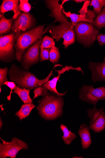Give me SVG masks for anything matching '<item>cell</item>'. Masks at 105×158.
I'll return each mask as SVG.
<instances>
[{
	"mask_svg": "<svg viewBox=\"0 0 105 158\" xmlns=\"http://www.w3.org/2000/svg\"><path fill=\"white\" fill-rule=\"evenodd\" d=\"M54 68V67L47 77L42 80L38 79L34 74L27 70H22L20 67L14 64L10 67L8 74L10 80L20 87L31 90L46 83L53 75Z\"/></svg>",
	"mask_w": 105,
	"mask_h": 158,
	"instance_id": "1",
	"label": "cell"
},
{
	"mask_svg": "<svg viewBox=\"0 0 105 158\" xmlns=\"http://www.w3.org/2000/svg\"><path fill=\"white\" fill-rule=\"evenodd\" d=\"M38 102V114L43 118L53 120L62 115L64 102L62 96L48 92Z\"/></svg>",
	"mask_w": 105,
	"mask_h": 158,
	"instance_id": "2",
	"label": "cell"
},
{
	"mask_svg": "<svg viewBox=\"0 0 105 158\" xmlns=\"http://www.w3.org/2000/svg\"><path fill=\"white\" fill-rule=\"evenodd\" d=\"M45 26V24L39 25L31 30L22 33L15 36V58L18 62H21L24 54L28 48L43 38L44 34Z\"/></svg>",
	"mask_w": 105,
	"mask_h": 158,
	"instance_id": "3",
	"label": "cell"
},
{
	"mask_svg": "<svg viewBox=\"0 0 105 158\" xmlns=\"http://www.w3.org/2000/svg\"><path fill=\"white\" fill-rule=\"evenodd\" d=\"M75 24L70 22L60 23L58 25L51 24L44 31V33H49L51 37L58 42L61 38L64 40L63 45L67 49L75 41L74 31Z\"/></svg>",
	"mask_w": 105,
	"mask_h": 158,
	"instance_id": "4",
	"label": "cell"
},
{
	"mask_svg": "<svg viewBox=\"0 0 105 158\" xmlns=\"http://www.w3.org/2000/svg\"><path fill=\"white\" fill-rule=\"evenodd\" d=\"M74 31L77 41L85 48L93 46L99 33L94 24L84 22L75 24Z\"/></svg>",
	"mask_w": 105,
	"mask_h": 158,
	"instance_id": "5",
	"label": "cell"
},
{
	"mask_svg": "<svg viewBox=\"0 0 105 158\" xmlns=\"http://www.w3.org/2000/svg\"><path fill=\"white\" fill-rule=\"evenodd\" d=\"M15 35L12 32L8 35L0 37V60L8 63L13 61L15 57L14 45Z\"/></svg>",
	"mask_w": 105,
	"mask_h": 158,
	"instance_id": "6",
	"label": "cell"
},
{
	"mask_svg": "<svg viewBox=\"0 0 105 158\" xmlns=\"http://www.w3.org/2000/svg\"><path fill=\"white\" fill-rule=\"evenodd\" d=\"M3 142L0 143V158H16L19 151L28 149V145L23 141L17 137L12 139L11 142H7L0 138Z\"/></svg>",
	"mask_w": 105,
	"mask_h": 158,
	"instance_id": "7",
	"label": "cell"
},
{
	"mask_svg": "<svg viewBox=\"0 0 105 158\" xmlns=\"http://www.w3.org/2000/svg\"><path fill=\"white\" fill-rule=\"evenodd\" d=\"M37 20L29 12H22L21 15L14 20L12 26V32L16 37L20 33L31 30L36 27Z\"/></svg>",
	"mask_w": 105,
	"mask_h": 158,
	"instance_id": "8",
	"label": "cell"
},
{
	"mask_svg": "<svg viewBox=\"0 0 105 158\" xmlns=\"http://www.w3.org/2000/svg\"><path fill=\"white\" fill-rule=\"evenodd\" d=\"M79 98L85 102L96 106L99 100H105V87L95 89L93 85H83L80 90Z\"/></svg>",
	"mask_w": 105,
	"mask_h": 158,
	"instance_id": "9",
	"label": "cell"
},
{
	"mask_svg": "<svg viewBox=\"0 0 105 158\" xmlns=\"http://www.w3.org/2000/svg\"><path fill=\"white\" fill-rule=\"evenodd\" d=\"M42 38L39 39L26 51L21 62L23 69L28 70L39 62L40 46L42 42Z\"/></svg>",
	"mask_w": 105,
	"mask_h": 158,
	"instance_id": "10",
	"label": "cell"
},
{
	"mask_svg": "<svg viewBox=\"0 0 105 158\" xmlns=\"http://www.w3.org/2000/svg\"><path fill=\"white\" fill-rule=\"evenodd\" d=\"M104 108L97 109L95 106L93 109L89 108L87 111V116L91 119L89 126L96 133H99L105 129V113Z\"/></svg>",
	"mask_w": 105,
	"mask_h": 158,
	"instance_id": "11",
	"label": "cell"
},
{
	"mask_svg": "<svg viewBox=\"0 0 105 158\" xmlns=\"http://www.w3.org/2000/svg\"><path fill=\"white\" fill-rule=\"evenodd\" d=\"M59 0H46L44 1L46 7L50 11L49 16L55 19V21L52 24L56 22L62 23L69 22L67 18L63 14V10L64 8L63 6L64 4L70 1H62L61 4L59 3Z\"/></svg>",
	"mask_w": 105,
	"mask_h": 158,
	"instance_id": "12",
	"label": "cell"
},
{
	"mask_svg": "<svg viewBox=\"0 0 105 158\" xmlns=\"http://www.w3.org/2000/svg\"><path fill=\"white\" fill-rule=\"evenodd\" d=\"M70 69L81 71L82 73H83L81 67L75 68L71 66H66L63 68L61 70H55V71L58 73V75L56 77H55L52 80H49L46 83L43 85V87L58 96L62 97L64 96L67 93V91L64 93H59L56 88L57 83L58 81H59L61 75L64 74L65 72L68 71Z\"/></svg>",
	"mask_w": 105,
	"mask_h": 158,
	"instance_id": "13",
	"label": "cell"
},
{
	"mask_svg": "<svg viewBox=\"0 0 105 158\" xmlns=\"http://www.w3.org/2000/svg\"><path fill=\"white\" fill-rule=\"evenodd\" d=\"M88 66L92 73L91 79L93 82H105V60L97 63L90 61Z\"/></svg>",
	"mask_w": 105,
	"mask_h": 158,
	"instance_id": "14",
	"label": "cell"
},
{
	"mask_svg": "<svg viewBox=\"0 0 105 158\" xmlns=\"http://www.w3.org/2000/svg\"><path fill=\"white\" fill-rule=\"evenodd\" d=\"M19 0H3L1 6V14H4L6 12L12 11L14 13L13 19H16L20 15L21 12L19 9Z\"/></svg>",
	"mask_w": 105,
	"mask_h": 158,
	"instance_id": "15",
	"label": "cell"
},
{
	"mask_svg": "<svg viewBox=\"0 0 105 158\" xmlns=\"http://www.w3.org/2000/svg\"><path fill=\"white\" fill-rule=\"evenodd\" d=\"M78 132L81 140V143L83 149H88L92 143L91 135L90 133L89 126L86 124H82Z\"/></svg>",
	"mask_w": 105,
	"mask_h": 158,
	"instance_id": "16",
	"label": "cell"
},
{
	"mask_svg": "<svg viewBox=\"0 0 105 158\" xmlns=\"http://www.w3.org/2000/svg\"><path fill=\"white\" fill-rule=\"evenodd\" d=\"M14 20L12 18L6 19L4 14H0V35L10 33L12 31Z\"/></svg>",
	"mask_w": 105,
	"mask_h": 158,
	"instance_id": "17",
	"label": "cell"
},
{
	"mask_svg": "<svg viewBox=\"0 0 105 158\" xmlns=\"http://www.w3.org/2000/svg\"><path fill=\"white\" fill-rule=\"evenodd\" d=\"M30 90L22 88L18 85L14 89L13 93L17 94L24 104H25L33 103V99L30 96Z\"/></svg>",
	"mask_w": 105,
	"mask_h": 158,
	"instance_id": "18",
	"label": "cell"
},
{
	"mask_svg": "<svg viewBox=\"0 0 105 158\" xmlns=\"http://www.w3.org/2000/svg\"><path fill=\"white\" fill-rule=\"evenodd\" d=\"M36 106L33 103L25 104L22 105L21 109L16 114L21 121L26 118L29 116L32 110Z\"/></svg>",
	"mask_w": 105,
	"mask_h": 158,
	"instance_id": "19",
	"label": "cell"
},
{
	"mask_svg": "<svg viewBox=\"0 0 105 158\" xmlns=\"http://www.w3.org/2000/svg\"><path fill=\"white\" fill-rule=\"evenodd\" d=\"M60 128L63 133V135L62 136V138L65 144L70 145L73 140L77 138L76 135L69 131L66 126L60 124Z\"/></svg>",
	"mask_w": 105,
	"mask_h": 158,
	"instance_id": "20",
	"label": "cell"
},
{
	"mask_svg": "<svg viewBox=\"0 0 105 158\" xmlns=\"http://www.w3.org/2000/svg\"><path fill=\"white\" fill-rule=\"evenodd\" d=\"M43 48H53L59 51V48L56 47L54 39L48 35H45L42 38V42L40 46V50Z\"/></svg>",
	"mask_w": 105,
	"mask_h": 158,
	"instance_id": "21",
	"label": "cell"
},
{
	"mask_svg": "<svg viewBox=\"0 0 105 158\" xmlns=\"http://www.w3.org/2000/svg\"><path fill=\"white\" fill-rule=\"evenodd\" d=\"M63 12L67 18H70L71 22L73 24H75L83 22L87 23L86 19V16H83L75 13H72L70 11L66 12L64 8L63 10Z\"/></svg>",
	"mask_w": 105,
	"mask_h": 158,
	"instance_id": "22",
	"label": "cell"
},
{
	"mask_svg": "<svg viewBox=\"0 0 105 158\" xmlns=\"http://www.w3.org/2000/svg\"><path fill=\"white\" fill-rule=\"evenodd\" d=\"M94 24L98 30L105 27V6L102 12L95 19Z\"/></svg>",
	"mask_w": 105,
	"mask_h": 158,
	"instance_id": "23",
	"label": "cell"
},
{
	"mask_svg": "<svg viewBox=\"0 0 105 158\" xmlns=\"http://www.w3.org/2000/svg\"><path fill=\"white\" fill-rule=\"evenodd\" d=\"M90 6H93L96 15L100 14L105 6V0H92Z\"/></svg>",
	"mask_w": 105,
	"mask_h": 158,
	"instance_id": "24",
	"label": "cell"
},
{
	"mask_svg": "<svg viewBox=\"0 0 105 158\" xmlns=\"http://www.w3.org/2000/svg\"><path fill=\"white\" fill-rule=\"evenodd\" d=\"M60 58V54L59 50L51 48L50 53V61L53 64L58 63Z\"/></svg>",
	"mask_w": 105,
	"mask_h": 158,
	"instance_id": "25",
	"label": "cell"
},
{
	"mask_svg": "<svg viewBox=\"0 0 105 158\" xmlns=\"http://www.w3.org/2000/svg\"><path fill=\"white\" fill-rule=\"evenodd\" d=\"M19 9L21 11L28 13L31 9V6L28 0H20Z\"/></svg>",
	"mask_w": 105,
	"mask_h": 158,
	"instance_id": "26",
	"label": "cell"
},
{
	"mask_svg": "<svg viewBox=\"0 0 105 158\" xmlns=\"http://www.w3.org/2000/svg\"><path fill=\"white\" fill-rule=\"evenodd\" d=\"M8 72L7 67L0 69V87H2L4 83L8 81L7 75Z\"/></svg>",
	"mask_w": 105,
	"mask_h": 158,
	"instance_id": "27",
	"label": "cell"
},
{
	"mask_svg": "<svg viewBox=\"0 0 105 158\" xmlns=\"http://www.w3.org/2000/svg\"><path fill=\"white\" fill-rule=\"evenodd\" d=\"M51 48H43L40 51V62L48 60L50 58V53Z\"/></svg>",
	"mask_w": 105,
	"mask_h": 158,
	"instance_id": "28",
	"label": "cell"
},
{
	"mask_svg": "<svg viewBox=\"0 0 105 158\" xmlns=\"http://www.w3.org/2000/svg\"><path fill=\"white\" fill-rule=\"evenodd\" d=\"M48 91L43 87V85L36 88L34 90V96L33 99L39 96H43L48 92Z\"/></svg>",
	"mask_w": 105,
	"mask_h": 158,
	"instance_id": "29",
	"label": "cell"
},
{
	"mask_svg": "<svg viewBox=\"0 0 105 158\" xmlns=\"http://www.w3.org/2000/svg\"><path fill=\"white\" fill-rule=\"evenodd\" d=\"M96 15L93 10L88 9L86 15V19L88 23L94 24V20Z\"/></svg>",
	"mask_w": 105,
	"mask_h": 158,
	"instance_id": "30",
	"label": "cell"
},
{
	"mask_svg": "<svg viewBox=\"0 0 105 158\" xmlns=\"http://www.w3.org/2000/svg\"><path fill=\"white\" fill-rule=\"evenodd\" d=\"M4 85H6L10 89V91L9 95L7 97V98L9 101H10L11 95L13 93V90L16 87V84L14 82L7 81L4 83Z\"/></svg>",
	"mask_w": 105,
	"mask_h": 158,
	"instance_id": "31",
	"label": "cell"
},
{
	"mask_svg": "<svg viewBox=\"0 0 105 158\" xmlns=\"http://www.w3.org/2000/svg\"><path fill=\"white\" fill-rule=\"evenodd\" d=\"M91 1H86L83 4V5L79 11V13H80V15L83 16H86V13L88 10V7L91 4Z\"/></svg>",
	"mask_w": 105,
	"mask_h": 158,
	"instance_id": "32",
	"label": "cell"
},
{
	"mask_svg": "<svg viewBox=\"0 0 105 158\" xmlns=\"http://www.w3.org/2000/svg\"><path fill=\"white\" fill-rule=\"evenodd\" d=\"M97 40H98L99 45L101 46L105 44V34H99L98 35ZM105 60V58H103Z\"/></svg>",
	"mask_w": 105,
	"mask_h": 158,
	"instance_id": "33",
	"label": "cell"
},
{
	"mask_svg": "<svg viewBox=\"0 0 105 158\" xmlns=\"http://www.w3.org/2000/svg\"><path fill=\"white\" fill-rule=\"evenodd\" d=\"M86 1H84V0H75L74 1L77 3H81L83 2H85Z\"/></svg>",
	"mask_w": 105,
	"mask_h": 158,
	"instance_id": "34",
	"label": "cell"
},
{
	"mask_svg": "<svg viewBox=\"0 0 105 158\" xmlns=\"http://www.w3.org/2000/svg\"><path fill=\"white\" fill-rule=\"evenodd\" d=\"M3 123L1 118V119H0V129L1 130L2 127L3 126Z\"/></svg>",
	"mask_w": 105,
	"mask_h": 158,
	"instance_id": "35",
	"label": "cell"
},
{
	"mask_svg": "<svg viewBox=\"0 0 105 158\" xmlns=\"http://www.w3.org/2000/svg\"><path fill=\"white\" fill-rule=\"evenodd\" d=\"M2 91V87H0V93H1Z\"/></svg>",
	"mask_w": 105,
	"mask_h": 158,
	"instance_id": "36",
	"label": "cell"
}]
</instances>
